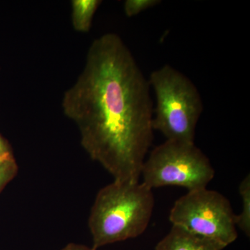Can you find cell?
I'll list each match as a JSON object with an SVG mask.
<instances>
[{"label": "cell", "mask_w": 250, "mask_h": 250, "mask_svg": "<svg viewBox=\"0 0 250 250\" xmlns=\"http://www.w3.org/2000/svg\"><path fill=\"white\" fill-rule=\"evenodd\" d=\"M150 90L124 41L107 33L92 42L83 70L62 98L82 147L117 182H139L154 139Z\"/></svg>", "instance_id": "6da1fadb"}, {"label": "cell", "mask_w": 250, "mask_h": 250, "mask_svg": "<svg viewBox=\"0 0 250 250\" xmlns=\"http://www.w3.org/2000/svg\"><path fill=\"white\" fill-rule=\"evenodd\" d=\"M154 207L152 190L143 182L113 181L103 187L88 218L92 248L97 250L141 236L147 228Z\"/></svg>", "instance_id": "7a4b0ae2"}, {"label": "cell", "mask_w": 250, "mask_h": 250, "mask_svg": "<svg viewBox=\"0 0 250 250\" xmlns=\"http://www.w3.org/2000/svg\"><path fill=\"white\" fill-rule=\"evenodd\" d=\"M148 81L156 99L154 130L160 131L167 141L194 143L204 106L193 82L170 65L153 71Z\"/></svg>", "instance_id": "3957f363"}, {"label": "cell", "mask_w": 250, "mask_h": 250, "mask_svg": "<svg viewBox=\"0 0 250 250\" xmlns=\"http://www.w3.org/2000/svg\"><path fill=\"white\" fill-rule=\"evenodd\" d=\"M214 176L209 159L195 143L167 140L146 158L141 174L143 183L152 190L175 186L188 191L207 188Z\"/></svg>", "instance_id": "277c9868"}, {"label": "cell", "mask_w": 250, "mask_h": 250, "mask_svg": "<svg viewBox=\"0 0 250 250\" xmlns=\"http://www.w3.org/2000/svg\"><path fill=\"white\" fill-rule=\"evenodd\" d=\"M169 220L198 236L228 247L238 238L236 215L228 199L207 188L188 191L171 208Z\"/></svg>", "instance_id": "5b68a950"}, {"label": "cell", "mask_w": 250, "mask_h": 250, "mask_svg": "<svg viewBox=\"0 0 250 250\" xmlns=\"http://www.w3.org/2000/svg\"><path fill=\"white\" fill-rule=\"evenodd\" d=\"M218 242L194 234L172 225L168 233L156 244L155 250H223Z\"/></svg>", "instance_id": "8992f818"}, {"label": "cell", "mask_w": 250, "mask_h": 250, "mask_svg": "<svg viewBox=\"0 0 250 250\" xmlns=\"http://www.w3.org/2000/svg\"><path fill=\"white\" fill-rule=\"evenodd\" d=\"M102 1L99 0H73L72 1V22L75 31H90L94 15Z\"/></svg>", "instance_id": "52a82bcc"}, {"label": "cell", "mask_w": 250, "mask_h": 250, "mask_svg": "<svg viewBox=\"0 0 250 250\" xmlns=\"http://www.w3.org/2000/svg\"><path fill=\"white\" fill-rule=\"evenodd\" d=\"M242 200L241 213L236 215V225L247 236H250V175L248 174L239 186Z\"/></svg>", "instance_id": "ba28073f"}, {"label": "cell", "mask_w": 250, "mask_h": 250, "mask_svg": "<svg viewBox=\"0 0 250 250\" xmlns=\"http://www.w3.org/2000/svg\"><path fill=\"white\" fill-rule=\"evenodd\" d=\"M18 167L14 156L0 161V192L17 174Z\"/></svg>", "instance_id": "9c48e42d"}, {"label": "cell", "mask_w": 250, "mask_h": 250, "mask_svg": "<svg viewBox=\"0 0 250 250\" xmlns=\"http://www.w3.org/2000/svg\"><path fill=\"white\" fill-rule=\"evenodd\" d=\"M160 2L158 0H126L124 3L125 14L127 17H134Z\"/></svg>", "instance_id": "30bf717a"}, {"label": "cell", "mask_w": 250, "mask_h": 250, "mask_svg": "<svg viewBox=\"0 0 250 250\" xmlns=\"http://www.w3.org/2000/svg\"><path fill=\"white\" fill-rule=\"evenodd\" d=\"M13 156L7 143L0 136V160Z\"/></svg>", "instance_id": "8fae6325"}, {"label": "cell", "mask_w": 250, "mask_h": 250, "mask_svg": "<svg viewBox=\"0 0 250 250\" xmlns=\"http://www.w3.org/2000/svg\"><path fill=\"white\" fill-rule=\"evenodd\" d=\"M61 250H96L93 248L83 246V245L76 244V243H69Z\"/></svg>", "instance_id": "7c38bea8"}, {"label": "cell", "mask_w": 250, "mask_h": 250, "mask_svg": "<svg viewBox=\"0 0 250 250\" xmlns=\"http://www.w3.org/2000/svg\"><path fill=\"white\" fill-rule=\"evenodd\" d=\"M2 160H4V159H2ZM0 161H1V160H0Z\"/></svg>", "instance_id": "4fadbf2b"}]
</instances>
